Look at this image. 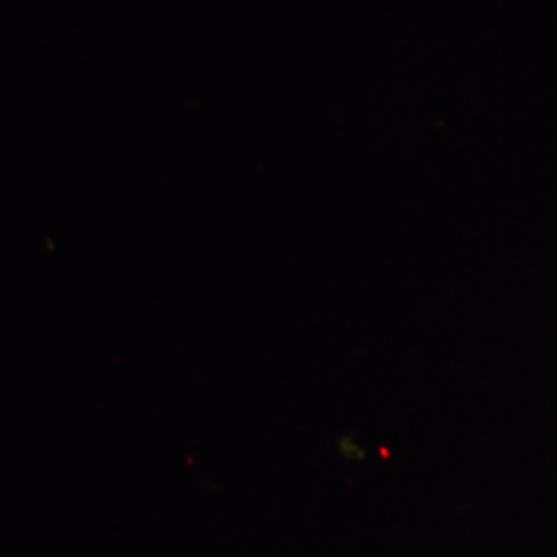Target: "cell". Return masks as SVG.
Returning <instances> with one entry per match:
<instances>
[]
</instances>
